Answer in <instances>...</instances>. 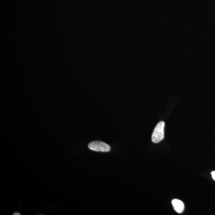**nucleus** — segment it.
I'll list each match as a JSON object with an SVG mask.
<instances>
[{
  "label": "nucleus",
  "mask_w": 215,
  "mask_h": 215,
  "mask_svg": "<svg viewBox=\"0 0 215 215\" xmlns=\"http://www.w3.org/2000/svg\"><path fill=\"white\" fill-rule=\"evenodd\" d=\"M88 147L90 150L96 151L109 152L110 147L109 145L100 141H94L89 143Z\"/></svg>",
  "instance_id": "obj_2"
},
{
  "label": "nucleus",
  "mask_w": 215,
  "mask_h": 215,
  "mask_svg": "<svg viewBox=\"0 0 215 215\" xmlns=\"http://www.w3.org/2000/svg\"><path fill=\"white\" fill-rule=\"evenodd\" d=\"M211 175L213 179L215 181V171H213L211 172Z\"/></svg>",
  "instance_id": "obj_4"
},
{
  "label": "nucleus",
  "mask_w": 215,
  "mask_h": 215,
  "mask_svg": "<svg viewBox=\"0 0 215 215\" xmlns=\"http://www.w3.org/2000/svg\"><path fill=\"white\" fill-rule=\"evenodd\" d=\"M165 122L161 121L156 125L153 131L151 136L152 141L154 143H158L163 139L164 137Z\"/></svg>",
  "instance_id": "obj_1"
},
{
  "label": "nucleus",
  "mask_w": 215,
  "mask_h": 215,
  "mask_svg": "<svg viewBox=\"0 0 215 215\" xmlns=\"http://www.w3.org/2000/svg\"><path fill=\"white\" fill-rule=\"evenodd\" d=\"M172 204L175 211L178 213H182L184 210V204L181 200L173 199L172 201Z\"/></svg>",
  "instance_id": "obj_3"
},
{
  "label": "nucleus",
  "mask_w": 215,
  "mask_h": 215,
  "mask_svg": "<svg viewBox=\"0 0 215 215\" xmlns=\"http://www.w3.org/2000/svg\"><path fill=\"white\" fill-rule=\"evenodd\" d=\"M13 215H20V214L19 213L15 212Z\"/></svg>",
  "instance_id": "obj_5"
}]
</instances>
